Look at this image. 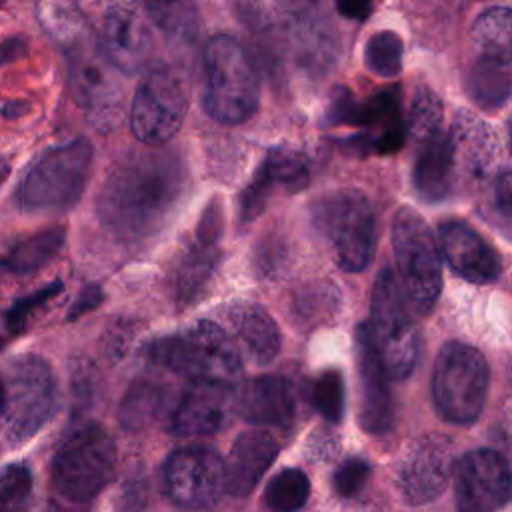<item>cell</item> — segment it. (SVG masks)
I'll list each match as a JSON object with an SVG mask.
<instances>
[{"label": "cell", "mask_w": 512, "mask_h": 512, "mask_svg": "<svg viewBox=\"0 0 512 512\" xmlns=\"http://www.w3.org/2000/svg\"><path fill=\"white\" fill-rule=\"evenodd\" d=\"M38 18L46 32L62 46L88 32L82 14L68 0H40Z\"/></svg>", "instance_id": "cell-35"}, {"label": "cell", "mask_w": 512, "mask_h": 512, "mask_svg": "<svg viewBox=\"0 0 512 512\" xmlns=\"http://www.w3.org/2000/svg\"><path fill=\"white\" fill-rule=\"evenodd\" d=\"M150 358L190 382H226L240 374L242 354L226 328L212 320H200L180 334L156 340Z\"/></svg>", "instance_id": "cell-4"}, {"label": "cell", "mask_w": 512, "mask_h": 512, "mask_svg": "<svg viewBox=\"0 0 512 512\" xmlns=\"http://www.w3.org/2000/svg\"><path fill=\"white\" fill-rule=\"evenodd\" d=\"M336 8L346 18L364 20L372 10V0H336Z\"/></svg>", "instance_id": "cell-44"}, {"label": "cell", "mask_w": 512, "mask_h": 512, "mask_svg": "<svg viewBox=\"0 0 512 512\" xmlns=\"http://www.w3.org/2000/svg\"><path fill=\"white\" fill-rule=\"evenodd\" d=\"M488 386V362L478 348L464 342L442 346L432 370V396L444 420L474 422L484 408Z\"/></svg>", "instance_id": "cell-9"}, {"label": "cell", "mask_w": 512, "mask_h": 512, "mask_svg": "<svg viewBox=\"0 0 512 512\" xmlns=\"http://www.w3.org/2000/svg\"><path fill=\"white\" fill-rule=\"evenodd\" d=\"M494 210L512 220V172L498 176L494 186Z\"/></svg>", "instance_id": "cell-42"}, {"label": "cell", "mask_w": 512, "mask_h": 512, "mask_svg": "<svg viewBox=\"0 0 512 512\" xmlns=\"http://www.w3.org/2000/svg\"><path fill=\"white\" fill-rule=\"evenodd\" d=\"M368 340L390 380L406 378L416 362L418 336L402 288L390 268L380 270L372 288Z\"/></svg>", "instance_id": "cell-8"}, {"label": "cell", "mask_w": 512, "mask_h": 512, "mask_svg": "<svg viewBox=\"0 0 512 512\" xmlns=\"http://www.w3.org/2000/svg\"><path fill=\"white\" fill-rule=\"evenodd\" d=\"M148 18L170 38L190 42L198 34L196 0H140Z\"/></svg>", "instance_id": "cell-30"}, {"label": "cell", "mask_w": 512, "mask_h": 512, "mask_svg": "<svg viewBox=\"0 0 512 512\" xmlns=\"http://www.w3.org/2000/svg\"><path fill=\"white\" fill-rule=\"evenodd\" d=\"M368 476H370V464L362 458H350L338 466V470L334 472L332 484L338 496L350 498L362 490Z\"/></svg>", "instance_id": "cell-41"}, {"label": "cell", "mask_w": 512, "mask_h": 512, "mask_svg": "<svg viewBox=\"0 0 512 512\" xmlns=\"http://www.w3.org/2000/svg\"><path fill=\"white\" fill-rule=\"evenodd\" d=\"M162 482L166 496L176 506L208 510L226 492V466L212 448H178L166 458Z\"/></svg>", "instance_id": "cell-13"}, {"label": "cell", "mask_w": 512, "mask_h": 512, "mask_svg": "<svg viewBox=\"0 0 512 512\" xmlns=\"http://www.w3.org/2000/svg\"><path fill=\"white\" fill-rule=\"evenodd\" d=\"M310 180V164L304 152L288 146L272 148L240 196V220L252 222L264 210L272 192H300Z\"/></svg>", "instance_id": "cell-18"}, {"label": "cell", "mask_w": 512, "mask_h": 512, "mask_svg": "<svg viewBox=\"0 0 512 512\" xmlns=\"http://www.w3.org/2000/svg\"><path fill=\"white\" fill-rule=\"evenodd\" d=\"M4 272H8V268H6V262H4V260H0V276H2Z\"/></svg>", "instance_id": "cell-47"}, {"label": "cell", "mask_w": 512, "mask_h": 512, "mask_svg": "<svg viewBox=\"0 0 512 512\" xmlns=\"http://www.w3.org/2000/svg\"><path fill=\"white\" fill-rule=\"evenodd\" d=\"M232 408V392L226 382L194 380L170 418L176 436H210L224 426Z\"/></svg>", "instance_id": "cell-21"}, {"label": "cell", "mask_w": 512, "mask_h": 512, "mask_svg": "<svg viewBox=\"0 0 512 512\" xmlns=\"http://www.w3.org/2000/svg\"><path fill=\"white\" fill-rule=\"evenodd\" d=\"M148 20L140 0H106L98 42L116 70L134 74L146 66L152 52Z\"/></svg>", "instance_id": "cell-16"}, {"label": "cell", "mask_w": 512, "mask_h": 512, "mask_svg": "<svg viewBox=\"0 0 512 512\" xmlns=\"http://www.w3.org/2000/svg\"><path fill=\"white\" fill-rule=\"evenodd\" d=\"M458 512H500L512 498V470L494 450L464 454L454 468Z\"/></svg>", "instance_id": "cell-15"}, {"label": "cell", "mask_w": 512, "mask_h": 512, "mask_svg": "<svg viewBox=\"0 0 512 512\" xmlns=\"http://www.w3.org/2000/svg\"><path fill=\"white\" fill-rule=\"evenodd\" d=\"M64 228H48L18 242L4 258L8 272L28 274L46 266L64 246Z\"/></svg>", "instance_id": "cell-31"}, {"label": "cell", "mask_w": 512, "mask_h": 512, "mask_svg": "<svg viewBox=\"0 0 512 512\" xmlns=\"http://www.w3.org/2000/svg\"><path fill=\"white\" fill-rule=\"evenodd\" d=\"M100 300H102V290H100L98 286H86V288L78 294V298L74 300V304L70 306L68 318L74 320V318L86 314L88 310L96 308V306L100 304Z\"/></svg>", "instance_id": "cell-43"}, {"label": "cell", "mask_w": 512, "mask_h": 512, "mask_svg": "<svg viewBox=\"0 0 512 512\" xmlns=\"http://www.w3.org/2000/svg\"><path fill=\"white\" fill-rule=\"evenodd\" d=\"M454 472L450 440L444 436H424L406 452L398 486L410 504H426L440 496Z\"/></svg>", "instance_id": "cell-17"}, {"label": "cell", "mask_w": 512, "mask_h": 512, "mask_svg": "<svg viewBox=\"0 0 512 512\" xmlns=\"http://www.w3.org/2000/svg\"><path fill=\"white\" fill-rule=\"evenodd\" d=\"M68 82L76 104L98 132H112L122 116V86L116 68L100 48V42L86 32L64 46Z\"/></svg>", "instance_id": "cell-10"}, {"label": "cell", "mask_w": 512, "mask_h": 512, "mask_svg": "<svg viewBox=\"0 0 512 512\" xmlns=\"http://www.w3.org/2000/svg\"><path fill=\"white\" fill-rule=\"evenodd\" d=\"M2 396H4V384L0 380V408H2Z\"/></svg>", "instance_id": "cell-49"}, {"label": "cell", "mask_w": 512, "mask_h": 512, "mask_svg": "<svg viewBox=\"0 0 512 512\" xmlns=\"http://www.w3.org/2000/svg\"><path fill=\"white\" fill-rule=\"evenodd\" d=\"M478 60L498 66L512 64V8L494 6L484 10L470 30Z\"/></svg>", "instance_id": "cell-29"}, {"label": "cell", "mask_w": 512, "mask_h": 512, "mask_svg": "<svg viewBox=\"0 0 512 512\" xmlns=\"http://www.w3.org/2000/svg\"><path fill=\"white\" fill-rule=\"evenodd\" d=\"M164 388L158 386L152 380H136L118 410V420L126 430H142L146 426H150L162 406H164Z\"/></svg>", "instance_id": "cell-32"}, {"label": "cell", "mask_w": 512, "mask_h": 512, "mask_svg": "<svg viewBox=\"0 0 512 512\" xmlns=\"http://www.w3.org/2000/svg\"><path fill=\"white\" fill-rule=\"evenodd\" d=\"M188 190L182 156L162 146L130 150L114 162L98 192L102 228L122 242L156 236L178 212Z\"/></svg>", "instance_id": "cell-1"}, {"label": "cell", "mask_w": 512, "mask_h": 512, "mask_svg": "<svg viewBox=\"0 0 512 512\" xmlns=\"http://www.w3.org/2000/svg\"><path fill=\"white\" fill-rule=\"evenodd\" d=\"M188 100L182 82L168 68L142 76L130 106V130L144 146H164L184 124Z\"/></svg>", "instance_id": "cell-12"}, {"label": "cell", "mask_w": 512, "mask_h": 512, "mask_svg": "<svg viewBox=\"0 0 512 512\" xmlns=\"http://www.w3.org/2000/svg\"><path fill=\"white\" fill-rule=\"evenodd\" d=\"M32 494V474L24 464L0 470V512H22Z\"/></svg>", "instance_id": "cell-38"}, {"label": "cell", "mask_w": 512, "mask_h": 512, "mask_svg": "<svg viewBox=\"0 0 512 512\" xmlns=\"http://www.w3.org/2000/svg\"><path fill=\"white\" fill-rule=\"evenodd\" d=\"M94 150L86 138L50 148L24 176L18 206L28 214H60L78 204L84 194Z\"/></svg>", "instance_id": "cell-3"}, {"label": "cell", "mask_w": 512, "mask_h": 512, "mask_svg": "<svg viewBox=\"0 0 512 512\" xmlns=\"http://www.w3.org/2000/svg\"><path fill=\"white\" fill-rule=\"evenodd\" d=\"M508 134H510V146H512V118L508 122Z\"/></svg>", "instance_id": "cell-48"}, {"label": "cell", "mask_w": 512, "mask_h": 512, "mask_svg": "<svg viewBox=\"0 0 512 512\" xmlns=\"http://www.w3.org/2000/svg\"><path fill=\"white\" fill-rule=\"evenodd\" d=\"M412 182L418 196L426 202H440L458 186L448 136L444 132L418 144Z\"/></svg>", "instance_id": "cell-28"}, {"label": "cell", "mask_w": 512, "mask_h": 512, "mask_svg": "<svg viewBox=\"0 0 512 512\" xmlns=\"http://www.w3.org/2000/svg\"><path fill=\"white\" fill-rule=\"evenodd\" d=\"M222 236V206L214 198L202 218L198 220L192 242L182 252L176 266V292L182 300L194 298L198 290L208 282L218 260Z\"/></svg>", "instance_id": "cell-22"}, {"label": "cell", "mask_w": 512, "mask_h": 512, "mask_svg": "<svg viewBox=\"0 0 512 512\" xmlns=\"http://www.w3.org/2000/svg\"><path fill=\"white\" fill-rule=\"evenodd\" d=\"M468 96L482 108H496L506 102L512 92V78L504 66L478 60L464 78Z\"/></svg>", "instance_id": "cell-33"}, {"label": "cell", "mask_w": 512, "mask_h": 512, "mask_svg": "<svg viewBox=\"0 0 512 512\" xmlns=\"http://www.w3.org/2000/svg\"><path fill=\"white\" fill-rule=\"evenodd\" d=\"M392 250L408 308L420 316L428 314L442 290V254L430 226L410 206L394 214Z\"/></svg>", "instance_id": "cell-5"}, {"label": "cell", "mask_w": 512, "mask_h": 512, "mask_svg": "<svg viewBox=\"0 0 512 512\" xmlns=\"http://www.w3.org/2000/svg\"><path fill=\"white\" fill-rule=\"evenodd\" d=\"M276 456L278 442L270 434L262 430L240 434L234 440L228 458L224 460L226 492L236 498L248 496L266 474L270 464L276 460Z\"/></svg>", "instance_id": "cell-25"}, {"label": "cell", "mask_w": 512, "mask_h": 512, "mask_svg": "<svg viewBox=\"0 0 512 512\" xmlns=\"http://www.w3.org/2000/svg\"><path fill=\"white\" fill-rule=\"evenodd\" d=\"M202 86L204 110L216 122L242 124L258 110V70L246 48L228 34H216L206 42Z\"/></svg>", "instance_id": "cell-2"}, {"label": "cell", "mask_w": 512, "mask_h": 512, "mask_svg": "<svg viewBox=\"0 0 512 512\" xmlns=\"http://www.w3.org/2000/svg\"><path fill=\"white\" fill-rule=\"evenodd\" d=\"M24 52H26V38H22V36L6 38L0 44V66L24 56Z\"/></svg>", "instance_id": "cell-45"}, {"label": "cell", "mask_w": 512, "mask_h": 512, "mask_svg": "<svg viewBox=\"0 0 512 512\" xmlns=\"http://www.w3.org/2000/svg\"><path fill=\"white\" fill-rule=\"evenodd\" d=\"M234 412L258 426H286L296 412V398L290 382L282 376H256L232 392Z\"/></svg>", "instance_id": "cell-23"}, {"label": "cell", "mask_w": 512, "mask_h": 512, "mask_svg": "<svg viewBox=\"0 0 512 512\" xmlns=\"http://www.w3.org/2000/svg\"><path fill=\"white\" fill-rule=\"evenodd\" d=\"M312 404L330 422H340L344 414V380L338 370L322 372L312 384Z\"/></svg>", "instance_id": "cell-39"}, {"label": "cell", "mask_w": 512, "mask_h": 512, "mask_svg": "<svg viewBox=\"0 0 512 512\" xmlns=\"http://www.w3.org/2000/svg\"><path fill=\"white\" fill-rule=\"evenodd\" d=\"M114 468L116 446L110 434L96 422H82L56 448L52 484L62 498L84 504L110 482Z\"/></svg>", "instance_id": "cell-7"}, {"label": "cell", "mask_w": 512, "mask_h": 512, "mask_svg": "<svg viewBox=\"0 0 512 512\" xmlns=\"http://www.w3.org/2000/svg\"><path fill=\"white\" fill-rule=\"evenodd\" d=\"M402 40L392 30L372 34L364 46L366 68L382 78H394L402 70Z\"/></svg>", "instance_id": "cell-36"}, {"label": "cell", "mask_w": 512, "mask_h": 512, "mask_svg": "<svg viewBox=\"0 0 512 512\" xmlns=\"http://www.w3.org/2000/svg\"><path fill=\"white\" fill-rule=\"evenodd\" d=\"M288 46L310 74H326L338 60L340 42L326 0H276Z\"/></svg>", "instance_id": "cell-14"}, {"label": "cell", "mask_w": 512, "mask_h": 512, "mask_svg": "<svg viewBox=\"0 0 512 512\" xmlns=\"http://www.w3.org/2000/svg\"><path fill=\"white\" fill-rule=\"evenodd\" d=\"M442 124V102L430 88H416L408 110L410 136L420 144L440 132Z\"/></svg>", "instance_id": "cell-37"}, {"label": "cell", "mask_w": 512, "mask_h": 512, "mask_svg": "<svg viewBox=\"0 0 512 512\" xmlns=\"http://www.w3.org/2000/svg\"><path fill=\"white\" fill-rule=\"evenodd\" d=\"M438 246L448 266L470 282L486 284L500 276L498 252L460 220H448L438 226Z\"/></svg>", "instance_id": "cell-20"}, {"label": "cell", "mask_w": 512, "mask_h": 512, "mask_svg": "<svg viewBox=\"0 0 512 512\" xmlns=\"http://www.w3.org/2000/svg\"><path fill=\"white\" fill-rule=\"evenodd\" d=\"M356 144L378 154H392L404 144V122L396 90H384L364 102Z\"/></svg>", "instance_id": "cell-27"}, {"label": "cell", "mask_w": 512, "mask_h": 512, "mask_svg": "<svg viewBox=\"0 0 512 512\" xmlns=\"http://www.w3.org/2000/svg\"><path fill=\"white\" fill-rule=\"evenodd\" d=\"M0 430L10 444L28 442L50 420L56 404V382L50 366L36 356L20 358L2 380Z\"/></svg>", "instance_id": "cell-11"}, {"label": "cell", "mask_w": 512, "mask_h": 512, "mask_svg": "<svg viewBox=\"0 0 512 512\" xmlns=\"http://www.w3.org/2000/svg\"><path fill=\"white\" fill-rule=\"evenodd\" d=\"M456 184H474L490 178L496 170L500 146L486 122L472 112H458L446 132Z\"/></svg>", "instance_id": "cell-19"}, {"label": "cell", "mask_w": 512, "mask_h": 512, "mask_svg": "<svg viewBox=\"0 0 512 512\" xmlns=\"http://www.w3.org/2000/svg\"><path fill=\"white\" fill-rule=\"evenodd\" d=\"M230 336L240 352H246L256 364H268L280 352V330L274 318L254 302H240L226 314Z\"/></svg>", "instance_id": "cell-26"}, {"label": "cell", "mask_w": 512, "mask_h": 512, "mask_svg": "<svg viewBox=\"0 0 512 512\" xmlns=\"http://www.w3.org/2000/svg\"><path fill=\"white\" fill-rule=\"evenodd\" d=\"M310 496V480L298 468L278 472L264 490V504L272 512H298Z\"/></svg>", "instance_id": "cell-34"}, {"label": "cell", "mask_w": 512, "mask_h": 512, "mask_svg": "<svg viewBox=\"0 0 512 512\" xmlns=\"http://www.w3.org/2000/svg\"><path fill=\"white\" fill-rule=\"evenodd\" d=\"M356 356L360 378V424L370 434L386 432L394 418L392 394L386 384V372L368 340L366 326L356 332Z\"/></svg>", "instance_id": "cell-24"}, {"label": "cell", "mask_w": 512, "mask_h": 512, "mask_svg": "<svg viewBox=\"0 0 512 512\" xmlns=\"http://www.w3.org/2000/svg\"><path fill=\"white\" fill-rule=\"evenodd\" d=\"M312 220L342 270L360 272L372 262L376 220L360 190L340 188L320 196L312 206Z\"/></svg>", "instance_id": "cell-6"}, {"label": "cell", "mask_w": 512, "mask_h": 512, "mask_svg": "<svg viewBox=\"0 0 512 512\" xmlns=\"http://www.w3.org/2000/svg\"><path fill=\"white\" fill-rule=\"evenodd\" d=\"M10 174V164L6 160H0V186L4 184V180L8 178Z\"/></svg>", "instance_id": "cell-46"}, {"label": "cell", "mask_w": 512, "mask_h": 512, "mask_svg": "<svg viewBox=\"0 0 512 512\" xmlns=\"http://www.w3.org/2000/svg\"><path fill=\"white\" fill-rule=\"evenodd\" d=\"M60 290H62V282L56 280V282H50L48 286L36 290L34 294L16 300L12 304V308L6 312V326H8V330L10 332H22L24 326H26V320L30 318V314L36 308H40L44 302L54 298Z\"/></svg>", "instance_id": "cell-40"}]
</instances>
